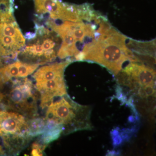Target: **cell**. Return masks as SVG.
Wrapping results in <instances>:
<instances>
[{
  "mask_svg": "<svg viewBox=\"0 0 156 156\" xmlns=\"http://www.w3.org/2000/svg\"><path fill=\"white\" fill-rule=\"evenodd\" d=\"M126 40V37L110 26L86 47L76 59L96 62L117 76L126 62L137 60L127 48Z\"/></svg>",
  "mask_w": 156,
  "mask_h": 156,
  "instance_id": "cell-1",
  "label": "cell"
},
{
  "mask_svg": "<svg viewBox=\"0 0 156 156\" xmlns=\"http://www.w3.org/2000/svg\"><path fill=\"white\" fill-rule=\"evenodd\" d=\"M37 92L27 77L0 80V108L17 112L28 119L37 117Z\"/></svg>",
  "mask_w": 156,
  "mask_h": 156,
  "instance_id": "cell-2",
  "label": "cell"
},
{
  "mask_svg": "<svg viewBox=\"0 0 156 156\" xmlns=\"http://www.w3.org/2000/svg\"><path fill=\"white\" fill-rule=\"evenodd\" d=\"M91 111L89 107L76 103L67 94L51 102L47 108L44 119L62 125L64 133L69 134L79 130L92 129Z\"/></svg>",
  "mask_w": 156,
  "mask_h": 156,
  "instance_id": "cell-3",
  "label": "cell"
},
{
  "mask_svg": "<svg viewBox=\"0 0 156 156\" xmlns=\"http://www.w3.org/2000/svg\"><path fill=\"white\" fill-rule=\"evenodd\" d=\"M54 32L48 27L37 24L34 33L27 34V44L20 53L23 62L40 65L53 62L57 56L59 45L58 35Z\"/></svg>",
  "mask_w": 156,
  "mask_h": 156,
  "instance_id": "cell-4",
  "label": "cell"
},
{
  "mask_svg": "<svg viewBox=\"0 0 156 156\" xmlns=\"http://www.w3.org/2000/svg\"><path fill=\"white\" fill-rule=\"evenodd\" d=\"M13 11V7L0 6V66L17 59L26 45Z\"/></svg>",
  "mask_w": 156,
  "mask_h": 156,
  "instance_id": "cell-5",
  "label": "cell"
},
{
  "mask_svg": "<svg viewBox=\"0 0 156 156\" xmlns=\"http://www.w3.org/2000/svg\"><path fill=\"white\" fill-rule=\"evenodd\" d=\"M26 119L17 112L0 108V137L5 152L10 154H18L31 139Z\"/></svg>",
  "mask_w": 156,
  "mask_h": 156,
  "instance_id": "cell-6",
  "label": "cell"
},
{
  "mask_svg": "<svg viewBox=\"0 0 156 156\" xmlns=\"http://www.w3.org/2000/svg\"><path fill=\"white\" fill-rule=\"evenodd\" d=\"M40 100V107L47 108L56 98L67 95L64 73L51 72L39 77L35 85Z\"/></svg>",
  "mask_w": 156,
  "mask_h": 156,
  "instance_id": "cell-7",
  "label": "cell"
},
{
  "mask_svg": "<svg viewBox=\"0 0 156 156\" xmlns=\"http://www.w3.org/2000/svg\"><path fill=\"white\" fill-rule=\"evenodd\" d=\"M118 75L121 78L119 79L120 83L125 84L133 90L147 85H155L154 70L136 62H130Z\"/></svg>",
  "mask_w": 156,
  "mask_h": 156,
  "instance_id": "cell-8",
  "label": "cell"
},
{
  "mask_svg": "<svg viewBox=\"0 0 156 156\" xmlns=\"http://www.w3.org/2000/svg\"><path fill=\"white\" fill-rule=\"evenodd\" d=\"M34 2L37 13L49 15L52 20L73 22L80 20L77 6L65 5L56 0H34Z\"/></svg>",
  "mask_w": 156,
  "mask_h": 156,
  "instance_id": "cell-9",
  "label": "cell"
},
{
  "mask_svg": "<svg viewBox=\"0 0 156 156\" xmlns=\"http://www.w3.org/2000/svg\"><path fill=\"white\" fill-rule=\"evenodd\" d=\"M40 66L20 60L2 66H0V80L27 77L34 73Z\"/></svg>",
  "mask_w": 156,
  "mask_h": 156,
  "instance_id": "cell-10",
  "label": "cell"
},
{
  "mask_svg": "<svg viewBox=\"0 0 156 156\" xmlns=\"http://www.w3.org/2000/svg\"><path fill=\"white\" fill-rule=\"evenodd\" d=\"M63 130L62 125L52 121H46L44 131L42 134L40 142L47 146L53 140L58 139Z\"/></svg>",
  "mask_w": 156,
  "mask_h": 156,
  "instance_id": "cell-11",
  "label": "cell"
},
{
  "mask_svg": "<svg viewBox=\"0 0 156 156\" xmlns=\"http://www.w3.org/2000/svg\"><path fill=\"white\" fill-rule=\"evenodd\" d=\"M27 134L31 138L44 133L46 121L45 119L41 118H32L27 120Z\"/></svg>",
  "mask_w": 156,
  "mask_h": 156,
  "instance_id": "cell-12",
  "label": "cell"
},
{
  "mask_svg": "<svg viewBox=\"0 0 156 156\" xmlns=\"http://www.w3.org/2000/svg\"><path fill=\"white\" fill-rule=\"evenodd\" d=\"M46 146L39 142H34L32 146L31 155L32 156H42Z\"/></svg>",
  "mask_w": 156,
  "mask_h": 156,
  "instance_id": "cell-13",
  "label": "cell"
},
{
  "mask_svg": "<svg viewBox=\"0 0 156 156\" xmlns=\"http://www.w3.org/2000/svg\"><path fill=\"white\" fill-rule=\"evenodd\" d=\"M1 140H0V156H4L6 154V152L3 146L1 144Z\"/></svg>",
  "mask_w": 156,
  "mask_h": 156,
  "instance_id": "cell-14",
  "label": "cell"
},
{
  "mask_svg": "<svg viewBox=\"0 0 156 156\" xmlns=\"http://www.w3.org/2000/svg\"><path fill=\"white\" fill-rule=\"evenodd\" d=\"M10 2H11V1H10Z\"/></svg>",
  "mask_w": 156,
  "mask_h": 156,
  "instance_id": "cell-15",
  "label": "cell"
}]
</instances>
